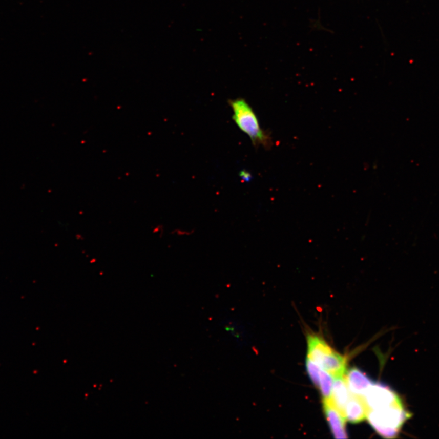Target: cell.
Masks as SVG:
<instances>
[{
  "mask_svg": "<svg viewBox=\"0 0 439 439\" xmlns=\"http://www.w3.org/2000/svg\"><path fill=\"white\" fill-rule=\"evenodd\" d=\"M323 407L332 434L336 438H348L346 432V419L336 408L331 399H323Z\"/></svg>",
  "mask_w": 439,
  "mask_h": 439,
  "instance_id": "obj_5",
  "label": "cell"
},
{
  "mask_svg": "<svg viewBox=\"0 0 439 439\" xmlns=\"http://www.w3.org/2000/svg\"><path fill=\"white\" fill-rule=\"evenodd\" d=\"M412 416L405 402H403L387 408L370 410L367 419L371 427L381 437L395 438Z\"/></svg>",
  "mask_w": 439,
  "mask_h": 439,
  "instance_id": "obj_1",
  "label": "cell"
},
{
  "mask_svg": "<svg viewBox=\"0 0 439 439\" xmlns=\"http://www.w3.org/2000/svg\"><path fill=\"white\" fill-rule=\"evenodd\" d=\"M306 368L310 380L317 388H319L320 381V371L322 368L317 365L310 359L307 357Z\"/></svg>",
  "mask_w": 439,
  "mask_h": 439,
  "instance_id": "obj_10",
  "label": "cell"
},
{
  "mask_svg": "<svg viewBox=\"0 0 439 439\" xmlns=\"http://www.w3.org/2000/svg\"><path fill=\"white\" fill-rule=\"evenodd\" d=\"M239 175L240 177L241 178L242 180L244 182H248L252 180V175L250 173H249L248 172L243 171L240 172Z\"/></svg>",
  "mask_w": 439,
  "mask_h": 439,
  "instance_id": "obj_11",
  "label": "cell"
},
{
  "mask_svg": "<svg viewBox=\"0 0 439 439\" xmlns=\"http://www.w3.org/2000/svg\"><path fill=\"white\" fill-rule=\"evenodd\" d=\"M229 104L232 108L233 119L242 132L250 139L255 147H263L269 149L272 146L270 134L262 130L259 124L257 115L245 99L237 98L230 100Z\"/></svg>",
  "mask_w": 439,
  "mask_h": 439,
  "instance_id": "obj_2",
  "label": "cell"
},
{
  "mask_svg": "<svg viewBox=\"0 0 439 439\" xmlns=\"http://www.w3.org/2000/svg\"><path fill=\"white\" fill-rule=\"evenodd\" d=\"M364 397L370 410L383 409L404 402L395 390L380 383H373Z\"/></svg>",
  "mask_w": 439,
  "mask_h": 439,
  "instance_id": "obj_4",
  "label": "cell"
},
{
  "mask_svg": "<svg viewBox=\"0 0 439 439\" xmlns=\"http://www.w3.org/2000/svg\"><path fill=\"white\" fill-rule=\"evenodd\" d=\"M331 374L324 370L320 371V381L319 389L321 391L323 399H331L334 380Z\"/></svg>",
  "mask_w": 439,
  "mask_h": 439,
  "instance_id": "obj_9",
  "label": "cell"
},
{
  "mask_svg": "<svg viewBox=\"0 0 439 439\" xmlns=\"http://www.w3.org/2000/svg\"><path fill=\"white\" fill-rule=\"evenodd\" d=\"M307 358L334 377L344 376L347 359L338 353L317 335L307 336Z\"/></svg>",
  "mask_w": 439,
  "mask_h": 439,
  "instance_id": "obj_3",
  "label": "cell"
},
{
  "mask_svg": "<svg viewBox=\"0 0 439 439\" xmlns=\"http://www.w3.org/2000/svg\"><path fill=\"white\" fill-rule=\"evenodd\" d=\"M345 375L334 378L331 396L332 402L336 408L344 416L345 407L351 395Z\"/></svg>",
  "mask_w": 439,
  "mask_h": 439,
  "instance_id": "obj_8",
  "label": "cell"
},
{
  "mask_svg": "<svg viewBox=\"0 0 439 439\" xmlns=\"http://www.w3.org/2000/svg\"><path fill=\"white\" fill-rule=\"evenodd\" d=\"M351 393L364 396L373 382L358 368H352L345 375Z\"/></svg>",
  "mask_w": 439,
  "mask_h": 439,
  "instance_id": "obj_7",
  "label": "cell"
},
{
  "mask_svg": "<svg viewBox=\"0 0 439 439\" xmlns=\"http://www.w3.org/2000/svg\"><path fill=\"white\" fill-rule=\"evenodd\" d=\"M370 409L364 397L351 393L350 399L345 407L346 421L351 424H359L367 418Z\"/></svg>",
  "mask_w": 439,
  "mask_h": 439,
  "instance_id": "obj_6",
  "label": "cell"
}]
</instances>
